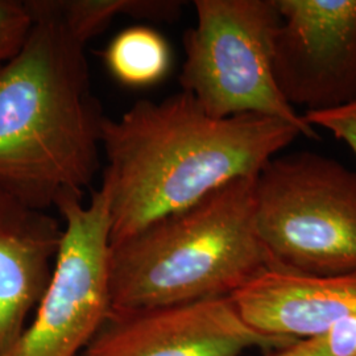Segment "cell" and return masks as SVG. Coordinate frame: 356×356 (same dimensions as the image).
I'll use <instances>...</instances> for the list:
<instances>
[{
    "mask_svg": "<svg viewBox=\"0 0 356 356\" xmlns=\"http://www.w3.org/2000/svg\"><path fill=\"white\" fill-rule=\"evenodd\" d=\"M277 6L273 72L285 101L305 114L356 102V0H277Z\"/></svg>",
    "mask_w": 356,
    "mask_h": 356,
    "instance_id": "obj_7",
    "label": "cell"
},
{
    "mask_svg": "<svg viewBox=\"0 0 356 356\" xmlns=\"http://www.w3.org/2000/svg\"><path fill=\"white\" fill-rule=\"evenodd\" d=\"M64 234L51 282L8 356H79L111 313V216L106 193L56 206Z\"/></svg>",
    "mask_w": 356,
    "mask_h": 356,
    "instance_id": "obj_6",
    "label": "cell"
},
{
    "mask_svg": "<svg viewBox=\"0 0 356 356\" xmlns=\"http://www.w3.org/2000/svg\"><path fill=\"white\" fill-rule=\"evenodd\" d=\"M301 132L263 115L214 118L191 94L143 99L103 123L102 189L111 243L198 204L239 178L254 177Z\"/></svg>",
    "mask_w": 356,
    "mask_h": 356,
    "instance_id": "obj_1",
    "label": "cell"
},
{
    "mask_svg": "<svg viewBox=\"0 0 356 356\" xmlns=\"http://www.w3.org/2000/svg\"><path fill=\"white\" fill-rule=\"evenodd\" d=\"M66 29L86 45L116 16L151 22H173L181 13L175 0H51Z\"/></svg>",
    "mask_w": 356,
    "mask_h": 356,
    "instance_id": "obj_12",
    "label": "cell"
},
{
    "mask_svg": "<svg viewBox=\"0 0 356 356\" xmlns=\"http://www.w3.org/2000/svg\"><path fill=\"white\" fill-rule=\"evenodd\" d=\"M32 26L0 65V189L47 211L83 198L99 170L106 116L91 89L85 44L51 0H28Z\"/></svg>",
    "mask_w": 356,
    "mask_h": 356,
    "instance_id": "obj_2",
    "label": "cell"
},
{
    "mask_svg": "<svg viewBox=\"0 0 356 356\" xmlns=\"http://www.w3.org/2000/svg\"><path fill=\"white\" fill-rule=\"evenodd\" d=\"M272 356H322V354L317 338H312L289 344Z\"/></svg>",
    "mask_w": 356,
    "mask_h": 356,
    "instance_id": "obj_16",
    "label": "cell"
},
{
    "mask_svg": "<svg viewBox=\"0 0 356 356\" xmlns=\"http://www.w3.org/2000/svg\"><path fill=\"white\" fill-rule=\"evenodd\" d=\"M292 343L254 330L229 297H218L111 310L79 356H241L254 348L280 350Z\"/></svg>",
    "mask_w": 356,
    "mask_h": 356,
    "instance_id": "obj_8",
    "label": "cell"
},
{
    "mask_svg": "<svg viewBox=\"0 0 356 356\" xmlns=\"http://www.w3.org/2000/svg\"><path fill=\"white\" fill-rule=\"evenodd\" d=\"M104 61L115 79L128 88H145L163 81L172 66V51L156 29L136 26L110 42Z\"/></svg>",
    "mask_w": 356,
    "mask_h": 356,
    "instance_id": "obj_11",
    "label": "cell"
},
{
    "mask_svg": "<svg viewBox=\"0 0 356 356\" xmlns=\"http://www.w3.org/2000/svg\"><path fill=\"white\" fill-rule=\"evenodd\" d=\"M254 223L270 267L356 272V172L314 152L273 157L256 176Z\"/></svg>",
    "mask_w": 356,
    "mask_h": 356,
    "instance_id": "obj_4",
    "label": "cell"
},
{
    "mask_svg": "<svg viewBox=\"0 0 356 356\" xmlns=\"http://www.w3.org/2000/svg\"><path fill=\"white\" fill-rule=\"evenodd\" d=\"M32 26L26 1L0 0V65L20 51Z\"/></svg>",
    "mask_w": 356,
    "mask_h": 356,
    "instance_id": "obj_13",
    "label": "cell"
},
{
    "mask_svg": "<svg viewBox=\"0 0 356 356\" xmlns=\"http://www.w3.org/2000/svg\"><path fill=\"white\" fill-rule=\"evenodd\" d=\"M64 225L0 189V356H8L51 282Z\"/></svg>",
    "mask_w": 356,
    "mask_h": 356,
    "instance_id": "obj_10",
    "label": "cell"
},
{
    "mask_svg": "<svg viewBox=\"0 0 356 356\" xmlns=\"http://www.w3.org/2000/svg\"><path fill=\"white\" fill-rule=\"evenodd\" d=\"M254 177L111 243V310L229 297L269 267L254 223Z\"/></svg>",
    "mask_w": 356,
    "mask_h": 356,
    "instance_id": "obj_3",
    "label": "cell"
},
{
    "mask_svg": "<svg viewBox=\"0 0 356 356\" xmlns=\"http://www.w3.org/2000/svg\"><path fill=\"white\" fill-rule=\"evenodd\" d=\"M317 341L322 356H356V314L332 325Z\"/></svg>",
    "mask_w": 356,
    "mask_h": 356,
    "instance_id": "obj_15",
    "label": "cell"
},
{
    "mask_svg": "<svg viewBox=\"0 0 356 356\" xmlns=\"http://www.w3.org/2000/svg\"><path fill=\"white\" fill-rule=\"evenodd\" d=\"M304 118L314 129H326L337 139L343 141L356 157V102L338 110L305 114Z\"/></svg>",
    "mask_w": 356,
    "mask_h": 356,
    "instance_id": "obj_14",
    "label": "cell"
},
{
    "mask_svg": "<svg viewBox=\"0 0 356 356\" xmlns=\"http://www.w3.org/2000/svg\"><path fill=\"white\" fill-rule=\"evenodd\" d=\"M229 298L257 332L312 339L356 314V272L321 276L269 266Z\"/></svg>",
    "mask_w": 356,
    "mask_h": 356,
    "instance_id": "obj_9",
    "label": "cell"
},
{
    "mask_svg": "<svg viewBox=\"0 0 356 356\" xmlns=\"http://www.w3.org/2000/svg\"><path fill=\"white\" fill-rule=\"evenodd\" d=\"M195 26L184 35L182 91L214 118L263 115L316 139L282 97L273 72L280 26L277 0H195Z\"/></svg>",
    "mask_w": 356,
    "mask_h": 356,
    "instance_id": "obj_5",
    "label": "cell"
}]
</instances>
